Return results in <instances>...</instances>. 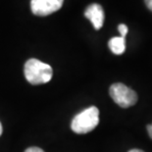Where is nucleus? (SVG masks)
<instances>
[{
	"instance_id": "f257e3e1",
	"label": "nucleus",
	"mask_w": 152,
	"mask_h": 152,
	"mask_svg": "<svg viewBox=\"0 0 152 152\" xmlns=\"http://www.w3.org/2000/svg\"><path fill=\"white\" fill-rule=\"evenodd\" d=\"M25 77L31 85L37 86L46 83L51 80L53 71L48 64L37 59H30L25 64Z\"/></svg>"
},
{
	"instance_id": "6e6552de",
	"label": "nucleus",
	"mask_w": 152,
	"mask_h": 152,
	"mask_svg": "<svg viewBox=\"0 0 152 152\" xmlns=\"http://www.w3.org/2000/svg\"><path fill=\"white\" fill-rule=\"evenodd\" d=\"M25 152H44L41 148H39V147H35V146H34V147H30V148H28L27 150H26Z\"/></svg>"
},
{
	"instance_id": "f8f14e48",
	"label": "nucleus",
	"mask_w": 152,
	"mask_h": 152,
	"mask_svg": "<svg viewBox=\"0 0 152 152\" xmlns=\"http://www.w3.org/2000/svg\"><path fill=\"white\" fill-rule=\"evenodd\" d=\"M2 132H3V129H2V125H1V123H0V135L2 134Z\"/></svg>"
},
{
	"instance_id": "1a4fd4ad",
	"label": "nucleus",
	"mask_w": 152,
	"mask_h": 152,
	"mask_svg": "<svg viewBox=\"0 0 152 152\" xmlns=\"http://www.w3.org/2000/svg\"><path fill=\"white\" fill-rule=\"evenodd\" d=\"M145 4H146L147 8L149 9L150 11H152V0H144Z\"/></svg>"
},
{
	"instance_id": "0eeeda50",
	"label": "nucleus",
	"mask_w": 152,
	"mask_h": 152,
	"mask_svg": "<svg viewBox=\"0 0 152 152\" xmlns=\"http://www.w3.org/2000/svg\"><path fill=\"white\" fill-rule=\"evenodd\" d=\"M118 30H119V31H120V34H121V37L125 38V37H126V35H127V34H128V27H127V26L124 25V24L119 25Z\"/></svg>"
},
{
	"instance_id": "20e7f679",
	"label": "nucleus",
	"mask_w": 152,
	"mask_h": 152,
	"mask_svg": "<svg viewBox=\"0 0 152 152\" xmlns=\"http://www.w3.org/2000/svg\"><path fill=\"white\" fill-rule=\"evenodd\" d=\"M64 0H31V9L34 15L44 17L59 10Z\"/></svg>"
},
{
	"instance_id": "7ed1b4c3",
	"label": "nucleus",
	"mask_w": 152,
	"mask_h": 152,
	"mask_svg": "<svg viewBox=\"0 0 152 152\" xmlns=\"http://www.w3.org/2000/svg\"><path fill=\"white\" fill-rule=\"evenodd\" d=\"M109 93L116 104L123 108H129L137 102V92L124 83H117L112 85L110 86Z\"/></svg>"
},
{
	"instance_id": "423d86ee",
	"label": "nucleus",
	"mask_w": 152,
	"mask_h": 152,
	"mask_svg": "<svg viewBox=\"0 0 152 152\" xmlns=\"http://www.w3.org/2000/svg\"><path fill=\"white\" fill-rule=\"evenodd\" d=\"M110 50L116 55H121L125 52L126 49V41L125 38L122 37H112L108 42Z\"/></svg>"
},
{
	"instance_id": "39448f33",
	"label": "nucleus",
	"mask_w": 152,
	"mask_h": 152,
	"mask_svg": "<svg viewBox=\"0 0 152 152\" xmlns=\"http://www.w3.org/2000/svg\"><path fill=\"white\" fill-rule=\"evenodd\" d=\"M85 16L91 22L95 30H100L102 28L103 23H104V11L99 4H96V3L90 4L86 9Z\"/></svg>"
},
{
	"instance_id": "9d476101",
	"label": "nucleus",
	"mask_w": 152,
	"mask_h": 152,
	"mask_svg": "<svg viewBox=\"0 0 152 152\" xmlns=\"http://www.w3.org/2000/svg\"><path fill=\"white\" fill-rule=\"evenodd\" d=\"M147 132H148V134H149V137L152 138V124L147 126Z\"/></svg>"
},
{
	"instance_id": "f03ea898",
	"label": "nucleus",
	"mask_w": 152,
	"mask_h": 152,
	"mask_svg": "<svg viewBox=\"0 0 152 152\" xmlns=\"http://www.w3.org/2000/svg\"><path fill=\"white\" fill-rule=\"evenodd\" d=\"M99 123V110L95 106L83 110L73 119L71 128L74 132L85 134L93 131Z\"/></svg>"
},
{
	"instance_id": "9b49d317",
	"label": "nucleus",
	"mask_w": 152,
	"mask_h": 152,
	"mask_svg": "<svg viewBox=\"0 0 152 152\" xmlns=\"http://www.w3.org/2000/svg\"><path fill=\"white\" fill-rule=\"evenodd\" d=\"M129 152H144V151H142L140 149H132V150H130Z\"/></svg>"
}]
</instances>
